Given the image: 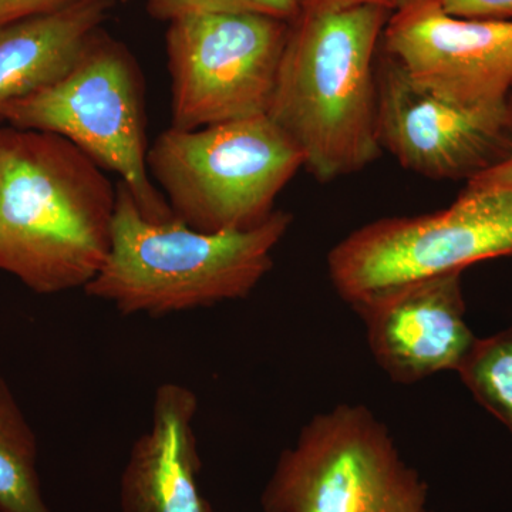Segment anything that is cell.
<instances>
[{"mask_svg":"<svg viewBox=\"0 0 512 512\" xmlns=\"http://www.w3.org/2000/svg\"><path fill=\"white\" fill-rule=\"evenodd\" d=\"M5 126L69 140L103 170L119 174L148 221L175 220L148 177L146 107L140 67L126 45L103 29L55 83L2 111Z\"/></svg>","mask_w":512,"mask_h":512,"instance_id":"obj_5","label":"cell"},{"mask_svg":"<svg viewBox=\"0 0 512 512\" xmlns=\"http://www.w3.org/2000/svg\"><path fill=\"white\" fill-rule=\"evenodd\" d=\"M390 13L376 5L301 10L289 23L268 116L322 183L362 171L382 154L376 49Z\"/></svg>","mask_w":512,"mask_h":512,"instance_id":"obj_2","label":"cell"},{"mask_svg":"<svg viewBox=\"0 0 512 512\" xmlns=\"http://www.w3.org/2000/svg\"><path fill=\"white\" fill-rule=\"evenodd\" d=\"M447 15L464 19L512 20V0H437Z\"/></svg>","mask_w":512,"mask_h":512,"instance_id":"obj_18","label":"cell"},{"mask_svg":"<svg viewBox=\"0 0 512 512\" xmlns=\"http://www.w3.org/2000/svg\"><path fill=\"white\" fill-rule=\"evenodd\" d=\"M384 53L423 89L461 104L490 106L512 90V20L447 15L437 0H397Z\"/></svg>","mask_w":512,"mask_h":512,"instance_id":"obj_10","label":"cell"},{"mask_svg":"<svg viewBox=\"0 0 512 512\" xmlns=\"http://www.w3.org/2000/svg\"><path fill=\"white\" fill-rule=\"evenodd\" d=\"M302 167L298 146L268 114L197 130L168 127L147 153L148 173L174 217L201 232L258 227Z\"/></svg>","mask_w":512,"mask_h":512,"instance_id":"obj_4","label":"cell"},{"mask_svg":"<svg viewBox=\"0 0 512 512\" xmlns=\"http://www.w3.org/2000/svg\"><path fill=\"white\" fill-rule=\"evenodd\" d=\"M197 412L190 387H158L150 427L131 447L121 474V512H214L198 480Z\"/></svg>","mask_w":512,"mask_h":512,"instance_id":"obj_12","label":"cell"},{"mask_svg":"<svg viewBox=\"0 0 512 512\" xmlns=\"http://www.w3.org/2000/svg\"><path fill=\"white\" fill-rule=\"evenodd\" d=\"M356 312L377 365L396 383L457 372L477 340L466 320L461 274L414 282Z\"/></svg>","mask_w":512,"mask_h":512,"instance_id":"obj_11","label":"cell"},{"mask_svg":"<svg viewBox=\"0 0 512 512\" xmlns=\"http://www.w3.org/2000/svg\"><path fill=\"white\" fill-rule=\"evenodd\" d=\"M117 185L66 138L0 127V271L37 295L86 288L111 247Z\"/></svg>","mask_w":512,"mask_h":512,"instance_id":"obj_1","label":"cell"},{"mask_svg":"<svg viewBox=\"0 0 512 512\" xmlns=\"http://www.w3.org/2000/svg\"><path fill=\"white\" fill-rule=\"evenodd\" d=\"M382 150L431 180H473L512 154L511 99L461 106L423 89L384 55L376 67Z\"/></svg>","mask_w":512,"mask_h":512,"instance_id":"obj_9","label":"cell"},{"mask_svg":"<svg viewBox=\"0 0 512 512\" xmlns=\"http://www.w3.org/2000/svg\"><path fill=\"white\" fill-rule=\"evenodd\" d=\"M512 104V90L510 94ZM467 188L473 190H511L512 191V154L503 163L495 165L485 173L468 181Z\"/></svg>","mask_w":512,"mask_h":512,"instance_id":"obj_19","label":"cell"},{"mask_svg":"<svg viewBox=\"0 0 512 512\" xmlns=\"http://www.w3.org/2000/svg\"><path fill=\"white\" fill-rule=\"evenodd\" d=\"M83 0H0V29L22 20L53 15Z\"/></svg>","mask_w":512,"mask_h":512,"instance_id":"obj_17","label":"cell"},{"mask_svg":"<svg viewBox=\"0 0 512 512\" xmlns=\"http://www.w3.org/2000/svg\"><path fill=\"white\" fill-rule=\"evenodd\" d=\"M264 512H433L429 487L365 406L340 404L303 427L261 495Z\"/></svg>","mask_w":512,"mask_h":512,"instance_id":"obj_7","label":"cell"},{"mask_svg":"<svg viewBox=\"0 0 512 512\" xmlns=\"http://www.w3.org/2000/svg\"><path fill=\"white\" fill-rule=\"evenodd\" d=\"M292 221L275 210L245 231L201 232L177 218L157 224L120 181L109 256L84 292L123 315L163 316L245 298L271 271Z\"/></svg>","mask_w":512,"mask_h":512,"instance_id":"obj_3","label":"cell"},{"mask_svg":"<svg viewBox=\"0 0 512 512\" xmlns=\"http://www.w3.org/2000/svg\"><path fill=\"white\" fill-rule=\"evenodd\" d=\"M151 18L171 20L200 13H252L292 22L301 13L298 0H146Z\"/></svg>","mask_w":512,"mask_h":512,"instance_id":"obj_16","label":"cell"},{"mask_svg":"<svg viewBox=\"0 0 512 512\" xmlns=\"http://www.w3.org/2000/svg\"><path fill=\"white\" fill-rule=\"evenodd\" d=\"M501 256H512V191L466 187L446 210L356 229L329 252L328 271L357 311L403 286Z\"/></svg>","mask_w":512,"mask_h":512,"instance_id":"obj_6","label":"cell"},{"mask_svg":"<svg viewBox=\"0 0 512 512\" xmlns=\"http://www.w3.org/2000/svg\"><path fill=\"white\" fill-rule=\"evenodd\" d=\"M0 512H53L37 473V440L0 375Z\"/></svg>","mask_w":512,"mask_h":512,"instance_id":"obj_14","label":"cell"},{"mask_svg":"<svg viewBox=\"0 0 512 512\" xmlns=\"http://www.w3.org/2000/svg\"><path fill=\"white\" fill-rule=\"evenodd\" d=\"M116 0H83L53 15L0 29V127L2 111L55 83L100 32Z\"/></svg>","mask_w":512,"mask_h":512,"instance_id":"obj_13","label":"cell"},{"mask_svg":"<svg viewBox=\"0 0 512 512\" xmlns=\"http://www.w3.org/2000/svg\"><path fill=\"white\" fill-rule=\"evenodd\" d=\"M289 23L252 13H200L165 33L171 126L197 130L268 114Z\"/></svg>","mask_w":512,"mask_h":512,"instance_id":"obj_8","label":"cell"},{"mask_svg":"<svg viewBox=\"0 0 512 512\" xmlns=\"http://www.w3.org/2000/svg\"><path fill=\"white\" fill-rule=\"evenodd\" d=\"M298 2L302 12H332V10L363 5H376L393 10L397 5V0H298Z\"/></svg>","mask_w":512,"mask_h":512,"instance_id":"obj_20","label":"cell"},{"mask_svg":"<svg viewBox=\"0 0 512 512\" xmlns=\"http://www.w3.org/2000/svg\"><path fill=\"white\" fill-rule=\"evenodd\" d=\"M116 2L128 3V2H131V0H116Z\"/></svg>","mask_w":512,"mask_h":512,"instance_id":"obj_21","label":"cell"},{"mask_svg":"<svg viewBox=\"0 0 512 512\" xmlns=\"http://www.w3.org/2000/svg\"><path fill=\"white\" fill-rule=\"evenodd\" d=\"M457 373L474 399L512 431V328L477 339Z\"/></svg>","mask_w":512,"mask_h":512,"instance_id":"obj_15","label":"cell"}]
</instances>
